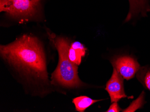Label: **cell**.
<instances>
[{
  "mask_svg": "<svg viewBox=\"0 0 150 112\" xmlns=\"http://www.w3.org/2000/svg\"><path fill=\"white\" fill-rule=\"evenodd\" d=\"M144 82L146 88L150 91V72L146 73L145 77Z\"/></svg>",
  "mask_w": 150,
  "mask_h": 112,
  "instance_id": "12",
  "label": "cell"
},
{
  "mask_svg": "<svg viewBox=\"0 0 150 112\" xmlns=\"http://www.w3.org/2000/svg\"><path fill=\"white\" fill-rule=\"evenodd\" d=\"M100 101L93 100L87 96H80L73 99V103L77 111L83 112L91 105Z\"/></svg>",
  "mask_w": 150,
  "mask_h": 112,
  "instance_id": "7",
  "label": "cell"
},
{
  "mask_svg": "<svg viewBox=\"0 0 150 112\" xmlns=\"http://www.w3.org/2000/svg\"><path fill=\"white\" fill-rule=\"evenodd\" d=\"M54 45L58 50L59 62L56 70L52 73V83L67 88L79 87L82 82L78 75L77 65L73 63L68 57L70 45L67 39L58 37L54 39Z\"/></svg>",
  "mask_w": 150,
  "mask_h": 112,
  "instance_id": "2",
  "label": "cell"
},
{
  "mask_svg": "<svg viewBox=\"0 0 150 112\" xmlns=\"http://www.w3.org/2000/svg\"><path fill=\"white\" fill-rule=\"evenodd\" d=\"M106 90L109 94L112 103L117 102L121 99L127 97L125 93L122 77L115 67L112 77L107 82Z\"/></svg>",
  "mask_w": 150,
  "mask_h": 112,
  "instance_id": "5",
  "label": "cell"
},
{
  "mask_svg": "<svg viewBox=\"0 0 150 112\" xmlns=\"http://www.w3.org/2000/svg\"><path fill=\"white\" fill-rule=\"evenodd\" d=\"M71 47L75 50H77L80 52L83 56H85L86 53V48L84 45L78 42H75L71 44Z\"/></svg>",
  "mask_w": 150,
  "mask_h": 112,
  "instance_id": "10",
  "label": "cell"
},
{
  "mask_svg": "<svg viewBox=\"0 0 150 112\" xmlns=\"http://www.w3.org/2000/svg\"><path fill=\"white\" fill-rule=\"evenodd\" d=\"M0 52L4 59L27 77L40 81L48 80L44 52L35 37L23 35L12 43L1 45Z\"/></svg>",
  "mask_w": 150,
  "mask_h": 112,
  "instance_id": "1",
  "label": "cell"
},
{
  "mask_svg": "<svg viewBox=\"0 0 150 112\" xmlns=\"http://www.w3.org/2000/svg\"><path fill=\"white\" fill-rule=\"evenodd\" d=\"M40 0H0V11L16 17H29L38 12Z\"/></svg>",
  "mask_w": 150,
  "mask_h": 112,
  "instance_id": "3",
  "label": "cell"
},
{
  "mask_svg": "<svg viewBox=\"0 0 150 112\" xmlns=\"http://www.w3.org/2000/svg\"><path fill=\"white\" fill-rule=\"evenodd\" d=\"M120 109L117 102H114L111 104L109 109L106 112H119Z\"/></svg>",
  "mask_w": 150,
  "mask_h": 112,
  "instance_id": "11",
  "label": "cell"
},
{
  "mask_svg": "<svg viewBox=\"0 0 150 112\" xmlns=\"http://www.w3.org/2000/svg\"><path fill=\"white\" fill-rule=\"evenodd\" d=\"M129 10L125 19V22L130 20L133 17L141 15L146 16L147 13L150 11L149 0H129Z\"/></svg>",
  "mask_w": 150,
  "mask_h": 112,
  "instance_id": "6",
  "label": "cell"
},
{
  "mask_svg": "<svg viewBox=\"0 0 150 112\" xmlns=\"http://www.w3.org/2000/svg\"><path fill=\"white\" fill-rule=\"evenodd\" d=\"M83 56H84L80 52L73 49L71 47L70 45L68 51V57L69 60L73 63H75L77 66L80 65L81 62L82 57Z\"/></svg>",
  "mask_w": 150,
  "mask_h": 112,
  "instance_id": "9",
  "label": "cell"
},
{
  "mask_svg": "<svg viewBox=\"0 0 150 112\" xmlns=\"http://www.w3.org/2000/svg\"><path fill=\"white\" fill-rule=\"evenodd\" d=\"M112 64L122 78L127 80L134 77L139 68L137 61L127 56L117 58L113 61Z\"/></svg>",
  "mask_w": 150,
  "mask_h": 112,
  "instance_id": "4",
  "label": "cell"
},
{
  "mask_svg": "<svg viewBox=\"0 0 150 112\" xmlns=\"http://www.w3.org/2000/svg\"><path fill=\"white\" fill-rule=\"evenodd\" d=\"M144 93L142 92L136 100L134 101L126 109L123 110L124 112H134L139 109L140 108L143 104Z\"/></svg>",
  "mask_w": 150,
  "mask_h": 112,
  "instance_id": "8",
  "label": "cell"
}]
</instances>
